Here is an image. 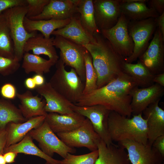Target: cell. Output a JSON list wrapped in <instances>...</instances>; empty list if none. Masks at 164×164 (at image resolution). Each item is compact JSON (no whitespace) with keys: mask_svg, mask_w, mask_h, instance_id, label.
Returning <instances> with one entry per match:
<instances>
[{"mask_svg":"<svg viewBox=\"0 0 164 164\" xmlns=\"http://www.w3.org/2000/svg\"><path fill=\"white\" fill-rule=\"evenodd\" d=\"M84 60L85 80L83 95H86L97 88V76L93 65L91 55L86 49L84 54Z\"/></svg>","mask_w":164,"mask_h":164,"instance_id":"d6a6232c","label":"cell"},{"mask_svg":"<svg viewBox=\"0 0 164 164\" xmlns=\"http://www.w3.org/2000/svg\"><path fill=\"white\" fill-rule=\"evenodd\" d=\"M96 25L101 31L110 29L121 15L119 0H93Z\"/></svg>","mask_w":164,"mask_h":164,"instance_id":"5bb4252c","label":"cell"},{"mask_svg":"<svg viewBox=\"0 0 164 164\" xmlns=\"http://www.w3.org/2000/svg\"><path fill=\"white\" fill-rule=\"evenodd\" d=\"M56 70L49 82L56 91L75 104L83 95L84 84L75 70L67 71L60 58L56 63Z\"/></svg>","mask_w":164,"mask_h":164,"instance_id":"277c9868","label":"cell"},{"mask_svg":"<svg viewBox=\"0 0 164 164\" xmlns=\"http://www.w3.org/2000/svg\"><path fill=\"white\" fill-rule=\"evenodd\" d=\"M52 35L60 36L78 44L84 46L95 42L94 36L82 26L79 13L70 18V22L64 27L54 31Z\"/></svg>","mask_w":164,"mask_h":164,"instance_id":"d6986e66","label":"cell"},{"mask_svg":"<svg viewBox=\"0 0 164 164\" xmlns=\"http://www.w3.org/2000/svg\"><path fill=\"white\" fill-rule=\"evenodd\" d=\"M54 39V37L47 39L41 33L37 34L26 42L24 47V52L31 51L34 55H45L49 59L56 63L59 57L53 45Z\"/></svg>","mask_w":164,"mask_h":164,"instance_id":"cb8c5ba5","label":"cell"},{"mask_svg":"<svg viewBox=\"0 0 164 164\" xmlns=\"http://www.w3.org/2000/svg\"><path fill=\"white\" fill-rule=\"evenodd\" d=\"M70 19L64 20H34L24 18L23 24L26 30L29 32H40L45 38L49 39L55 30L62 28L68 24Z\"/></svg>","mask_w":164,"mask_h":164,"instance_id":"484cf974","label":"cell"},{"mask_svg":"<svg viewBox=\"0 0 164 164\" xmlns=\"http://www.w3.org/2000/svg\"><path fill=\"white\" fill-rule=\"evenodd\" d=\"M19 62L15 57L11 59L0 56V70L8 74L13 73L19 68Z\"/></svg>","mask_w":164,"mask_h":164,"instance_id":"d590c367","label":"cell"},{"mask_svg":"<svg viewBox=\"0 0 164 164\" xmlns=\"http://www.w3.org/2000/svg\"><path fill=\"white\" fill-rule=\"evenodd\" d=\"M16 97L20 102L19 109L26 120L37 116H46L47 114L44 110L46 101L38 95H34L30 91L27 90L22 93H17Z\"/></svg>","mask_w":164,"mask_h":164,"instance_id":"44dd1931","label":"cell"},{"mask_svg":"<svg viewBox=\"0 0 164 164\" xmlns=\"http://www.w3.org/2000/svg\"><path fill=\"white\" fill-rule=\"evenodd\" d=\"M94 37V43L83 46L91 56L97 74V86L99 88L124 73L125 62V59L116 51L101 33Z\"/></svg>","mask_w":164,"mask_h":164,"instance_id":"7a4b0ae2","label":"cell"},{"mask_svg":"<svg viewBox=\"0 0 164 164\" xmlns=\"http://www.w3.org/2000/svg\"><path fill=\"white\" fill-rule=\"evenodd\" d=\"M78 0H50L42 13L29 18L34 20H64L78 14Z\"/></svg>","mask_w":164,"mask_h":164,"instance_id":"2e32d148","label":"cell"},{"mask_svg":"<svg viewBox=\"0 0 164 164\" xmlns=\"http://www.w3.org/2000/svg\"><path fill=\"white\" fill-rule=\"evenodd\" d=\"M86 118L75 112L68 114H60L55 113H47L45 120L54 133L72 131L79 127Z\"/></svg>","mask_w":164,"mask_h":164,"instance_id":"ffe728a7","label":"cell"},{"mask_svg":"<svg viewBox=\"0 0 164 164\" xmlns=\"http://www.w3.org/2000/svg\"><path fill=\"white\" fill-rule=\"evenodd\" d=\"M35 89L38 94L43 97L45 100L46 104L44 110L47 113L68 114L75 112L72 108L74 104L56 91L49 82L45 83L40 86H37Z\"/></svg>","mask_w":164,"mask_h":164,"instance_id":"9a60e30c","label":"cell"},{"mask_svg":"<svg viewBox=\"0 0 164 164\" xmlns=\"http://www.w3.org/2000/svg\"><path fill=\"white\" fill-rule=\"evenodd\" d=\"M7 136L6 128L0 131V155L3 154V151L6 143Z\"/></svg>","mask_w":164,"mask_h":164,"instance_id":"60d3db41","label":"cell"},{"mask_svg":"<svg viewBox=\"0 0 164 164\" xmlns=\"http://www.w3.org/2000/svg\"><path fill=\"white\" fill-rule=\"evenodd\" d=\"M1 92L4 97L10 99H14L16 97V89L15 87L10 83L6 84L2 87Z\"/></svg>","mask_w":164,"mask_h":164,"instance_id":"74e56055","label":"cell"},{"mask_svg":"<svg viewBox=\"0 0 164 164\" xmlns=\"http://www.w3.org/2000/svg\"><path fill=\"white\" fill-rule=\"evenodd\" d=\"M0 56L9 58L15 57L13 42L7 20L0 14Z\"/></svg>","mask_w":164,"mask_h":164,"instance_id":"1f68e13d","label":"cell"},{"mask_svg":"<svg viewBox=\"0 0 164 164\" xmlns=\"http://www.w3.org/2000/svg\"><path fill=\"white\" fill-rule=\"evenodd\" d=\"M157 27L161 33L164 38V12L155 18Z\"/></svg>","mask_w":164,"mask_h":164,"instance_id":"b9f144b4","label":"cell"},{"mask_svg":"<svg viewBox=\"0 0 164 164\" xmlns=\"http://www.w3.org/2000/svg\"><path fill=\"white\" fill-rule=\"evenodd\" d=\"M118 145L127 151L132 164H164V157L152 145L134 141L125 140Z\"/></svg>","mask_w":164,"mask_h":164,"instance_id":"7c38bea8","label":"cell"},{"mask_svg":"<svg viewBox=\"0 0 164 164\" xmlns=\"http://www.w3.org/2000/svg\"><path fill=\"white\" fill-rule=\"evenodd\" d=\"M130 20L121 14L116 24L111 28L101 31V33L114 49L125 59L132 54L134 43L128 31Z\"/></svg>","mask_w":164,"mask_h":164,"instance_id":"9c48e42d","label":"cell"},{"mask_svg":"<svg viewBox=\"0 0 164 164\" xmlns=\"http://www.w3.org/2000/svg\"><path fill=\"white\" fill-rule=\"evenodd\" d=\"M98 156V150L87 154L79 155L69 153L64 158L60 160V164H95Z\"/></svg>","mask_w":164,"mask_h":164,"instance_id":"836d02e7","label":"cell"},{"mask_svg":"<svg viewBox=\"0 0 164 164\" xmlns=\"http://www.w3.org/2000/svg\"><path fill=\"white\" fill-rule=\"evenodd\" d=\"M27 12V6H19L8 9L2 13L6 18L14 48L15 57L20 61L24 53V47L27 40L36 36L37 31L31 32L26 29L23 24Z\"/></svg>","mask_w":164,"mask_h":164,"instance_id":"5b68a950","label":"cell"},{"mask_svg":"<svg viewBox=\"0 0 164 164\" xmlns=\"http://www.w3.org/2000/svg\"><path fill=\"white\" fill-rule=\"evenodd\" d=\"M124 72L129 76L138 87L145 88L154 83V75L138 60L136 63H125Z\"/></svg>","mask_w":164,"mask_h":164,"instance_id":"83f0119b","label":"cell"},{"mask_svg":"<svg viewBox=\"0 0 164 164\" xmlns=\"http://www.w3.org/2000/svg\"><path fill=\"white\" fill-rule=\"evenodd\" d=\"M53 45L55 47L60 50V58L65 66L74 69L81 80L83 82L85 81L84 54L85 48L60 36H55Z\"/></svg>","mask_w":164,"mask_h":164,"instance_id":"ba28073f","label":"cell"},{"mask_svg":"<svg viewBox=\"0 0 164 164\" xmlns=\"http://www.w3.org/2000/svg\"><path fill=\"white\" fill-rule=\"evenodd\" d=\"M98 156L95 164H130L126 150L114 144L107 145L101 139L97 143Z\"/></svg>","mask_w":164,"mask_h":164,"instance_id":"7402d4cb","label":"cell"},{"mask_svg":"<svg viewBox=\"0 0 164 164\" xmlns=\"http://www.w3.org/2000/svg\"><path fill=\"white\" fill-rule=\"evenodd\" d=\"M36 85L40 86L45 83V79L43 75L36 74L32 77Z\"/></svg>","mask_w":164,"mask_h":164,"instance_id":"f6af8a7d","label":"cell"},{"mask_svg":"<svg viewBox=\"0 0 164 164\" xmlns=\"http://www.w3.org/2000/svg\"><path fill=\"white\" fill-rule=\"evenodd\" d=\"M18 153L12 152H9L3 154V155L6 163L11 164L15 162V159Z\"/></svg>","mask_w":164,"mask_h":164,"instance_id":"7bdbcfd3","label":"cell"},{"mask_svg":"<svg viewBox=\"0 0 164 164\" xmlns=\"http://www.w3.org/2000/svg\"><path fill=\"white\" fill-rule=\"evenodd\" d=\"M152 146L164 157V135L156 138L153 142Z\"/></svg>","mask_w":164,"mask_h":164,"instance_id":"ab89813d","label":"cell"},{"mask_svg":"<svg viewBox=\"0 0 164 164\" xmlns=\"http://www.w3.org/2000/svg\"><path fill=\"white\" fill-rule=\"evenodd\" d=\"M108 129L113 142L129 140L144 144L148 143L146 120L142 113L128 118L111 111L108 118Z\"/></svg>","mask_w":164,"mask_h":164,"instance_id":"3957f363","label":"cell"},{"mask_svg":"<svg viewBox=\"0 0 164 164\" xmlns=\"http://www.w3.org/2000/svg\"><path fill=\"white\" fill-rule=\"evenodd\" d=\"M26 5H27L26 0H0V14L9 8Z\"/></svg>","mask_w":164,"mask_h":164,"instance_id":"8d00e7d4","label":"cell"},{"mask_svg":"<svg viewBox=\"0 0 164 164\" xmlns=\"http://www.w3.org/2000/svg\"><path fill=\"white\" fill-rule=\"evenodd\" d=\"M25 85L26 88L29 90L35 89L37 86L32 77H28L25 81Z\"/></svg>","mask_w":164,"mask_h":164,"instance_id":"bcb514c9","label":"cell"},{"mask_svg":"<svg viewBox=\"0 0 164 164\" xmlns=\"http://www.w3.org/2000/svg\"><path fill=\"white\" fill-rule=\"evenodd\" d=\"M46 117L45 116H37L22 123L11 122L8 124L6 127L7 136L5 148L21 141L31 130L42 124Z\"/></svg>","mask_w":164,"mask_h":164,"instance_id":"603a6c76","label":"cell"},{"mask_svg":"<svg viewBox=\"0 0 164 164\" xmlns=\"http://www.w3.org/2000/svg\"><path fill=\"white\" fill-rule=\"evenodd\" d=\"M164 94V87L155 83L147 87L135 88L132 93V114L142 113L149 105L160 100Z\"/></svg>","mask_w":164,"mask_h":164,"instance_id":"e0dca14e","label":"cell"},{"mask_svg":"<svg viewBox=\"0 0 164 164\" xmlns=\"http://www.w3.org/2000/svg\"><path fill=\"white\" fill-rule=\"evenodd\" d=\"M27 12L26 17L28 18L40 14L50 0H26Z\"/></svg>","mask_w":164,"mask_h":164,"instance_id":"e575fe53","label":"cell"},{"mask_svg":"<svg viewBox=\"0 0 164 164\" xmlns=\"http://www.w3.org/2000/svg\"><path fill=\"white\" fill-rule=\"evenodd\" d=\"M137 87L131 77L124 72L105 86L82 95L74 104L80 106L101 105L111 111L130 118L132 93Z\"/></svg>","mask_w":164,"mask_h":164,"instance_id":"6da1fadb","label":"cell"},{"mask_svg":"<svg viewBox=\"0 0 164 164\" xmlns=\"http://www.w3.org/2000/svg\"><path fill=\"white\" fill-rule=\"evenodd\" d=\"M77 11L82 26L90 34L101 33L95 23L93 0H78Z\"/></svg>","mask_w":164,"mask_h":164,"instance_id":"f546056e","label":"cell"},{"mask_svg":"<svg viewBox=\"0 0 164 164\" xmlns=\"http://www.w3.org/2000/svg\"><path fill=\"white\" fill-rule=\"evenodd\" d=\"M153 81L154 83L164 87V73L155 75Z\"/></svg>","mask_w":164,"mask_h":164,"instance_id":"ee69618b","label":"cell"},{"mask_svg":"<svg viewBox=\"0 0 164 164\" xmlns=\"http://www.w3.org/2000/svg\"><path fill=\"white\" fill-rule=\"evenodd\" d=\"M28 133L33 139L38 143L39 149L50 157H52L56 153L63 159L68 153L73 154L76 151L74 148L67 145L55 134L45 120L42 124Z\"/></svg>","mask_w":164,"mask_h":164,"instance_id":"52a82bcc","label":"cell"},{"mask_svg":"<svg viewBox=\"0 0 164 164\" xmlns=\"http://www.w3.org/2000/svg\"><path fill=\"white\" fill-rule=\"evenodd\" d=\"M22 59V67L27 74L33 72L43 75L49 72L51 67L56 63L53 60L29 52L24 53Z\"/></svg>","mask_w":164,"mask_h":164,"instance_id":"f1b7e54d","label":"cell"},{"mask_svg":"<svg viewBox=\"0 0 164 164\" xmlns=\"http://www.w3.org/2000/svg\"><path fill=\"white\" fill-rule=\"evenodd\" d=\"M43 164H60L59 163H53L49 162H46L45 163Z\"/></svg>","mask_w":164,"mask_h":164,"instance_id":"c3c4849f","label":"cell"},{"mask_svg":"<svg viewBox=\"0 0 164 164\" xmlns=\"http://www.w3.org/2000/svg\"><path fill=\"white\" fill-rule=\"evenodd\" d=\"M164 38L157 27L146 50L138 58L154 75L164 73Z\"/></svg>","mask_w":164,"mask_h":164,"instance_id":"4fadbf2b","label":"cell"},{"mask_svg":"<svg viewBox=\"0 0 164 164\" xmlns=\"http://www.w3.org/2000/svg\"><path fill=\"white\" fill-rule=\"evenodd\" d=\"M72 108L74 112L89 119L95 132L107 145L114 144L108 129V118L111 111L99 105L80 106L74 104Z\"/></svg>","mask_w":164,"mask_h":164,"instance_id":"8fae6325","label":"cell"},{"mask_svg":"<svg viewBox=\"0 0 164 164\" xmlns=\"http://www.w3.org/2000/svg\"><path fill=\"white\" fill-rule=\"evenodd\" d=\"M149 8L155 10L159 15L164 12V0H151L147 2Z\"/></svg>","mask_w":164,"mask_h":164,"instance_id":"f35d334b","label":"cell"},{"mask_svg":"<svg viewBox=\"0 0 164 164\" xmlns=\"http://www.w3.org/2000/svg\"><path fill=\"white\" fill-rule=\"evenodd\" d=\"M57 135L70 147H84L91 152L97 150V143L101 139L90 121L87 118L77 128L70 132L58 133Z\"/></svg>","mask_w":164,"mask_h":164,"instance_id":"30bf717a","label":"cell"},{"mask_svg":"<svg viewBox=\"0 0 164 164\" xmlns=\"http://www.w3.org/2000/svg\"><path fill=\"white\" fill-rule=\"evenodd\" d=\"M148 1L139 0L135 2L120 3L121 13L130 21L156 18L159 15L154 9L147 5L146 2Z\"/></svg>","mask_w":164,"mask_h":164,"instance_id":"d4e9b609","label":"cell"},{"mask_svg":"<svg viewBox=\"0 0 164 164\" xmlns=\"http://www.w3.org/2000/svg\"><path fill=\"white\" fill-rule=\"evenodd\" d=\"M156 28L155 18L130 21L128 29L134 46L132 54L125 59V62L132 63L143 54L148 46Z\"/></svg>","mask_w":164,"mask_h":164,"instance_id":"8992f818","label":"cell"},{"mask_svg":"<svg viewBox=\"0 0 164 164\" xmlns=\"http://www.w3.org/2000/svg\"><path fill=\"white\" fill-rule=\"evenodd\" d=\"M27 120L13 104L0 101V131L5 128L10 123H20Z\"/></svg>","mask_w":164,"mask_h":164,"instance_id":"4dcf8cb0","label":"cell"},{"mask_svg":"<svg viewBox=\"0 0 164 164\" xmlns=\"http://www.w3.org/2000/svg\"><path fill=\"white\" fill-rule=\"evenodd\" d=\"M159 101L151 104L142 112L146 120L148 143L151 145L156 138L164 135V111L159 105Z\"/></svg>","mask_w":164,"mask_h":164,"instance_id":"ac0fdd59","label":"cell"},{"mask_svg":"<svg viewBox=\"0 0 164 164\" xmlns=\"http://www.w3.org/2000/svg\"><path fill=\"white\" fill-rule=\"evenodd\" d=\"M33 139L29 133L19 142L5 148L3 154L9 152L22 153L36 156L45 160L46 162L53 163H59L60 160L55 159L45 154L34 143Z\"/></svg>","mask_w":164,"mask_h":164,"instance_id":"4316f807","label":"cell"},{"mask_svg":"<svg viewBox=\"0 0 164 164\" xmlns=\"http://www.w3.org/2000/svg\"><path fill=\"white\" fill-rule=\"evenodd\" d=\"M0 164H6L3 154L0 155Z\"/></svg>","mask_w":164,"mask_h":164,"instance_id":"7dc6e473","label":"cell"}]
</instances>
